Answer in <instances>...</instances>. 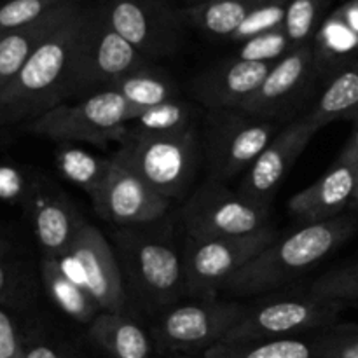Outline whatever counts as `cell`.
I'll return each mask as SVG.
<instances>
[{
	"label": "cell",
	"instance_id": "cell-24",
	"mask_svg": "<svg viewBox=\"0 0 358 358\" xmlns=\"http://www.w3.org/2000/svg\"><path fill=\"white\" fill-rule=\"evenodd\" d=\"M110 91H115L129 103L142 108H150L156 107V105L168 103V101L180 100L175 80L166 72H163L157 66H152L150 63L115 80Z\"/></svg>",
	"mask_w": 358,
	"mask_h": 358
},
{
	"label": "cell",
	"instance_id": "cell-9",
	"mask_svg": "<svg viewBox=\"0 0 358 358\" xmlns=\"http://www.w3.org/2000/svg\"><path fill=\"white\" fill-rule=\"evenodd\" d=\"M278 126V122L252 117L240 110H208L205 128L208 180L226 184L243 177L280 131Z\"/></svg>",
	"mask_w": 358,
	"mask_h": 358
},
{
	"label": "cell",
	"instance_id": "cell-18",
	"mask_svg": "<svg viewBox=\"0 0 358 358\" xmlns=\"http://www.w3.org/2000/svg\"><path fill=\"white\" fill-rule=\"evenodd\" d=\"M358 182V163L336 161L327 173L287 203L290 215L304 224H318L343 215L352 205Z\"/></svg>",
	"mask_w": 358,
	"mask_h": 358
},
{
	"label": "cell",
	"instance_id": "cell-33",
	"mask_svg": "<svg viewBox=\"0 0 358 358\" xmlns=\"http://www.w3.org/2000/svg\"><path fill=\"white\" fill-rule=\"evenodd\" d=\"M289 0H271L264 6L257 7L240 28L231 35V41L245 42L255 35L266 34V31L276 30L283 27L285 21V10Z\"/></svg>",
	"mask_w": 358,
	"mask_h": 358
},
{
	"label": "cell",
	"instance_id": "cell-31",
	"mask_svg": "<svg viewBox=\"0 0 358 358\" xmlns=\"http://www.w3.org/2000/svg\"><path fill=\"white\" fill-rule=\"evenodd\" d=\"M290 49H292V44L282 27L245 41L236 56L241 59H248V62L276 63Z\"/></svg>",
	"mask_w": 358,
	"mask_h": 358
},
{
	"label": "cell",
	"instance_id": "cell-1",
	"mask_svg": "<svg viewBox=\"0 0 358 358\" xmlns=\"http://www.w3.org/2000/svg\"><path fill=\"white\" fill-rule=\"evenodd\" d=\"M114 250L128 299L145 313H164L187 296L184 257L163 220L117 227Z\"/></svg>",
	"mask_w": 358,
	"mask_h": 358
},
{
	"label": "cell",
	"instance_id": "cell-21",
	"mask_svg": "<svg viewBox=\"0 0 358 358\" xmlns=\"http://www.w3.org/2000/svg\"><path fill=\"white\" fill-rule=\"evenodd\" d=\"M304 115L317 129L338 119L358 121V56L329 73L327 84Z\"/></svg>",
	"mask_w": 358,
	"mask_h": 358
},
{
	"label": "cell",
	"instance_id": "cell-23",
	"mask_svg": "<svg viewBox=\"0 0 358 358\" xmlns=\"http://www.w3.org/2000/svg\"><path fill=\"white\" fill-rule=\"evenodd\" d=\"M42 282L52 303L79 324H91L101 313L86 289L65 271L58 259L42 257Z\"/></svg>",
	"mask_w": 358,
	"mask_h": 358
},
{
	"label": "cell",
	"instance_id": "cell-27",
	"mask_svg": "<svg viewBox=\"0 0 358 358\" xmlns=\"http://www.w3.org/2000/svg\"><path fill=\"white\" fill-rule=\"evenodd\" d=\"M56 166L66 180L83 189L93 199L103 184L105 175L110 168V159L70 143H62L56 154Z\"/></svg>",
	"mask_w": 358,
	"mask_h": 358
},
{
	"label": "cell",
	"instance_id": "cell-34",
	"mask_svg": "<svg viewBox=\"0 0 358 358\" xmlns=\"http://www.w3.org/2000/svg\"><path fill=\"white\" fill-rule=\"evenodd\" d=\"M0 358H24V348L14 322L3 310H0Z\"/></svg>",
	"mask_w": 358,
	"mask_h": 358
},
{
	"label": "cell",
	"instance_id": "cell-3",
	"mask_svg": "<svg viewBox=\"0 0 358 358\" xmlns=\"http://www.w3.org/2000/svg\"><path fill=\"white\" fill-rule=\"evenodd\" d=\"M84 16L86 9H80L52 31L0 93V124L28 122L62 105V91Z\"/></svg>",
	"mask_w": 358,
	"mask_h": 358
},
{
	"label": "cell",
	"instance_id": "cell-11",
	"mask_svg": "<svg viewBox=\"0 0 358 358\" xmlns=\"http://www.w3.org/2000/svg\"><path fill=\"white\" fill-rule=\"evenodd\" d=\"M248 304L236 301L196 299L177 304L159 315L154 339L163 350L180 353L203 352L219 345L240 324Z\"/></svg>",
	"mask_w": 358,
	"mask_h": 358
},
{
	"label": "cell",
	"instance_id": "cell-29",
	"mask_svg": "<svg viewBox=\"0 0 358 358\" xmlns=\"http://www.w3.org/2000/svg\"><path fill=\"white\" fill-rule=\"evenodd\" d=\"M325 6L327 0H289L283 30L292 44V49L311 44V35L317 28Z\"/></svg>",
	"mask_w": 358,
	"mask_h": 358
},
{
	"label": "cell",
	"instance_id": "cell-32",
	"mask_svg": "<svg viewBox=\"0 0 358 358\" xmlns=\"http://www.w3.org/2000/svg\"><path fill=\"white\" fill-rule=\"evenodd\" d=\"M62 2L65 0H6L0 3V35L34 23Z\"/></svg>",
	"mask_w": 358,
	"mask_h": 358
},
{
	"label": "cell",
	"instance_id": "cell-38",
	"mask_svg": "<svg viewBox=\"0 0 358 358\" xmlns=\"http://www.w3.org/2000/svg\"><path fill=\"white\" fill-rule=\"evenodd\" d=\"M6 289H7V273L6 269H3L2 261H0V297L6 294Z\"/></svg>",
	"mask_w": 358,
	"mask_h": 358
},
{
	"label": "cell",
	"instance_id": "cell-22",
	"mask_svg": "<svg viewBox=\"0 0 358 358\" xmlns=\"http://www.w3.org/2000/svg\"><path fill=\"white\" fill-rule=\"evenodd\" d=\"M90 339L112 358H150L152 339L124 313L101 311L90 324Z\"/></svg>",
	"mask_w": 358,
	"mask_h": 358
},
{
	"label": "cell",
	"instance_id": "cell-14",
	"mask_svg": "<svg viewBox=\"0 0 358 358\" xmlns=\"http://www.w3.org/2000/svg\"><path fill=\"white\" fill-rule=\"evenodd\" d=\"M108 24L145 58L171 55L180 42V16L163 0H108Z\"/></svg>",
	"mask_w": 358,
	"mask_h": 358
},
{
	"label": "cell",
	"instance_id": "cell-2",
	"mask_svg": "<svg viewBox=\"0 0 358 358\" xmlns=\"http://www.w3.org/2000/svg\"><path fill=\"white\" fill-rule=\"evenodd\" d=\"M357 227L358 219L353 213H343L325 222L304 224L294 233L276 238L226 283L222 292L247 297L280 289L324 261L352 238Z\"/></svg>",
	"mask_w": 358,
	"mask_h": 358
},
{
	"label": "cell",
	"instance_id": "cell-10",
	"mask_svg": "<svg viewBox=\"0 0 358 358\" xmlns=\"http://www.w3.org/2000/svg\"><path fill=\"white\" fill-rule=\"evenodd\" d=\"M185 236L241 238L271 227V208L248 201L226 184L208 180L182 206Z\"/></svg>",
	"mask_w": 358,
	"mask_h": 358
},
{
	"label": "cell",
	"instance_id": "cell-37",
	"mask_svg": "<svg viewBox=\"0 0 358 358\" xmlns=\"http://www.w3.org/2000/svg\"><path fill=\"white\" fill-rule=\"evenodd\" d=\"M24 358H63V357L59 355L58 350H55L52 346L44 345V343H38V345H34L28 350H24Z\"/></svg>",
	"mask_w": 358,
	"mask_h": 358
},
{
	"label": "cell",
	"instance_id": "cell-25",
	"mask_svg": "<svg viewBox=\"0 0 358 358\" xmlns=\"http://www.w3.org/2000/svg\"><path fill=\"white\" fill-rule=\"evenodd\" d=\"M205 358H322L320 338H283L268 341L219 343L206 350Z\"/></svg>",
	"mask_w": 358,
	"mask_h": 358
},
{
	"label": "cell",
	"instance_id": "cell-28",
	"mask_svg": "<svg viewBox=\"0 0 358 358\" xmlns=\"http://www.w3.org/2000/svg\"><path fill=\"white\" fill-rule=\"evenodd\" d=\"M196 126V110L189 101L175 100L168 103L147 108L128 128L147 133H171L182 131Z\"/></svg>",
	"mask_w": 358,
	"mask_h": 358
},
{
	"label": "cell",
	"instance_id": "cell-6",
	"mask_svg": "<svg viewBox=\"0 0 358 358\" xmlns=\"http://www.w3.org/2000/svg\"><path fill=\"white\" fill-rule=\"evenodd\" d=\"M145 110L108 90L58 105L24 122V129L59 143L83 142L105 149L107 143L119 142L129 122Z\"/></svg>",
	"mask_w": 358,
	"mask_h": 358
},
{
	"label": "cell",
	"instance_id": "cell-4",
	"mask_svg": "<svg viewBox=\"0 0 358 358\" xmlns=\"http://www.w3.org/2000/svg\"><path fill=\"white\" fill-rule=\"evenodd\" d=\"M201 157L198 126L171 133H147L126 128L112 159L149 184L166 199L189 191Z\"/></svg>",
	"mask_w": 358,
	"mask_h": 358
},
{
	"label": "cell",
	"instance_id": "cell-39",
	"mask_svg": "<svg viewBox=\"0 0 358 358\" xmlns=\"http://www.w3.org/2000/svg\"><path fill=\"white\" fill-rule=\"evenodd\" d=\"M350 208H352L353 212H358V182H357L355 194H353V199H352V205H350Z\"/></svg>",
	"mask_w": 358,
	"mask_h": 358
},
{
	"label": "cell",
	"instance_id": "cell-16",
	"mask_svg": "<svg viewBox=\"0 0 358 358\" xmlns=\"http://www.w3.org/2000/svg\"><path fill=\"white\" fill-rule=\"evenodd\" d=\"M317 131L318 129L310 124L304 114L290 121L285 128L276 133L275 138L259 154L254 164L245 171L236 191L248 201L271 208L283 178Z\"/></svg>",
	"mask_w": 358,
	"mask_h": 358
},
{
	"label": "cell",
	"instance_id": "cell-13",
	"mask_svg": "<svg viewBox=\"0 0 358 358\" xmlns=\"http://www.w3.org/2000/svg\"><path fill=\"white\" fill-rule=\"evenodd\" d=\"M318 77L313 44L294 48L271 66L264 83L238 108L264 121H289ZM290 122V121H289Z\"/></svg>",
	"mask_w": 358,
	"mask_h": 358
},
{
	"label": "cell",
	"instance_id": "cell-5",
	"mask_svg": "<svg viewBox=\"0 0 358 358\" xmlns=\"http://www.w3.org/2000/svg\"><path fill=\"white\" fill-rule=\"evenodd\" d=\"M147 63L149 59L108 24L101 9L86 10L62 91V103L110 90L115 80Z\"/></svg>",
	"mask_w": 358,
	"mask_h": 358
},
{
	"label": "cell",
	"instance_id": "cell-30",
	"mask_svg": "<svg viewBox=\"0 0 358 358\" xmlns=\"http://www.w3.org/2000/svg\"><path fill=\"white\" fill-rule=\"evenodd\" d=\"M310 292L324 299L343 301L346 304L350 301H358V262L324 273L311 283Z\"/></svg>",
	"mask_w": 358,
	"mask_h": 358
},
{
	"label": "cell",
	"instance_id": "cell-19",
	"mask_svg": "<svg viewBox=\"0 0 358 358\" xmlns=\"http://www.w3.org/2000/svg\"><path fill=\"white\" fill-rule=\"evenodd\" d=\"M80 9L79 0H65L34 23L0 35V93L16 79L38 45Z\"/></svg>",
	"mask_w": 358,
	"mask_h": 358
},
{
	"label": "cell",
	"instance_id": "cell-20",
	"mask_svg": "<svg viewBox=\"0 0 358 358\" xmlns=\"http://www.w3.org/2000/svg\"><path fill=\"white\" fill-rule=\"evenodd\" d=\"M35 238L44 257L62 259L69 254L86 220L63 194L35 196L31 205Z\"/></svg>",
	"mask_w": 358,
	"mask_h": 358
},
{
	"label": "cell",
	"instance_id": "cell-7",
	"mask_svg": "<svg viewBox=\"0 0 358 358\" xmlns=\"http://www.w3.org/2000/svg\"><path fill=\"white\" fill-rule=\"evenodd\" d=\"M345 306L343 301L324 299L311 292L271 297L252 306L248 304L245 317L222 343L299 338L311 331H327Z\"/></svg>",
	"mask_w": 358,
	"mask_h": 358
},
{
	"label": "cell",
	"instance_id": "cell-17",
	"mask_svg": "<svg viewBox=\"0 0 358 358\" xmlns=\"http://www.w3.org/2000/svg\"><path fill=\"white\" fill-rule=\"evenodd\" d=\"M273 65L234 56L199 73L191 83L192 94L208 110H238L264 83Z\"/></svg>",
	"mask_w": 358,
	"mask_h": 358
},
{
	"label": "cell",
	"instance_id": "cell-8",
	"mask_svg": "<svg viewBox=\"0 0 358 358\" xmlns=\"http://www.w3.org/2000/svg\"><path fill=\"white\" fill-rule=\"evenodd\" d=\"M278 238L275 227L241 238L185 236L182 257L187 296L215 299L226 283Z\"/></svg>",
	"mask_w": 358,
	"mask_h": 358
},
{
	"label": "cell",
	"instance_id": "cell-35",
	"mask_svg": "<svg viewBox=\"0 0 358 358\" xmlns=\"http://www.w3.org/2000/svg\"><path fill=\"white\" fill-rule=\"evenodd\" d=\"M21 180L17 173L10 170H0V196L3 198H10L20 192Z\"/></svg>",
	"mask_w": 358,
	"mask_h": 358
},
{
	"label": "cell",
	"instance_id": "cell-12",
	"mask_svg": "<svg viewBox=\"0 0 358 358\" xmlns=\"http://www.w3.org/2000/svg\"><path fill=\"white\" fill-rule=\"evenodd\" d=\"M65 271L90 292L101 311L124 313V280L114 247L100 229L86 222L69 254L58 259Z\"/></svg>",
	"mask_w": 358,
	"mask_h": 358
},
{
	"label": "cell",
	"instance_id": "cell-15",
	"mask_svg": "<svg viewBox=\"0 0 358 358\" xmlns=\"http://www.w3.org/2000/svg\"><path fill=\"white\" fill-rule=\"evenodd\" d=\"M93 206L101 219L114 226L136 227L163 220L171 201L110 157V168L93 198Z\"/></svg>",
	"mask_w": 358,
	"mask_h": 358
},
{
	"label": "cell",
	"instance_id": "cell-26",
	"mask_svg": "<svg viewBox=\"0 0 358 358\" xmlns=\"http://www.w3.org/2000/svg\"><path fill=\"white\" fill-rule=\"evenodd\" d=\"M271 0H205L185 9V17L217 37H229L257 7Z\"/></svg>",
	"mask_w": 358,
	"mask_h": 358
},
{
	"label": "cell",
	"instance_id": "cell-36",
	"mask_svg": "<svg viewBox=\"0 0 358 358\" xmlns=\"http://www.w3.org/2000/svg\"><path fill=\"white\" fill-rule=\"evenodd\" d=\"M338 161H341V163H358V121L355 122V129H353L352 136L346 142V145L343 147Z\"/></svg>",
	"mask_w": 358,
	"mask_h": 358
},
{
	"label": "cell",
	"instance_id": "cell-40",
	"mask_svg": "<svg viewBox=\"0 0 358 358\" xmlns=\"http://www.w3.org/2000/svg\"><path fill=\"white\" fill-rule=\"evenodd\" d=\"M201 2H205V0H201Z\"/></svg>",
	"mask_w": 358,
	"mask_h": 358
}]
</instances>
